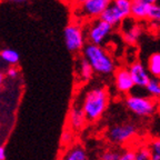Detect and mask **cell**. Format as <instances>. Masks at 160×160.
Returning <instances> with one entry per match:
<instances>
[{"label":"cell","instance_id":"cell-21","mask_svg":"<svg viewBox=\"0 0 160 160\" xmlns=\"http://www.w3.org/2000/svg\"><path fill=\"white\" fill-rule=\"evenodd\" d=\"M147 19L150 20L151 22L160 26V3L159 2L150 5V9H149V12H148Z\"/></svg>","mask_w":160,"mask_h":160},{"label":"cell","instance_id":"cell-24","mask_svg":"<svg viewBox=\"0 0 160 160\" xmlns=\"http://www.w3.org/2000/svg\"><path fill=\"white\" fill-rule=\"evenodd\" d=\"M5 75L7 76L8 78H10V79H16V78L19 76V69H18L16 66H10L7 69Z\"/></svg>","mask_w":160,"mask_h":160},{"label":"cell","instance_id":"cell-7","mask_svg":"<svg viewBox=\"0 0 160 160\" xmlns=\"http://www.w3.org/2000/svg\"><path fill=\"white\" fill-rule=\"evenodd\" d=\"M129 17L130 0H111V2L103 10L99 18L115 27Z\"/></svg>","mask_w":160,"mask_h":160},{"label":"cell","instance_id":"cell-6","mask_svg":"<svg viewBox=\"0 0 160 160\" xmlns=\"http://www.w3.org/2000/svg\"><path fill=\"white\" fill-rule=\"evenodd\" d=\"M85 28V36L88 43L93 45H102L110 33L112 32L113 26L106 22L105 20L97 18V19L87 21Z\"/></svg>","mask_w":160,"mask_h":160},{"label":"cell","instance_id":"cell-13","mask_svg":"<svg viewBox=\"0 0 160 160\" xmlns=\"http://www.w3.org/2000/svg\"><path fill=\"white\" fill-rule=\"evenodd\" d=\"M150 9V3L146 0H130V17L137 21L146 20Z\"/></svg>","mask_w":160,"mask_h":160},{"label":"cell","instance_id":"cell-27","mask_svg":"<svg viewBox=\"0 0 160 160\" xmlns=\"http://www.w3.org/2000/svg\"><path fill=\"white\" fill-rule=\"evenodd\" d=\"M5 77H6V75L3 72H1L0 71V86L2 85L3 83V81H5Z\"/></svg>","mask_w":160,"mask_h":160},{"label":"cell","instance_id":"cell-22","mask_svg":"<svg viewBox=\"0 0 160 160\" xmlns=\"http://www.w3.org/2000/svg\"><path fill=\"white\" fill-rule=\"evenodd\" d=\"M119 150H106L105 152H102L100 156V160H117L119 157Z\"/></svg>","mask_w":160,"mask_h":160},{"label":"cell","instance_id":"cell-20","mask_svg":"<svg viewBox=\"0 0 160 160\" xmlns=\"http://www.w3.org/2000/svg\"><path fill=\"white\" fill-rule=\"evenodd\" d=\"M73 141H75V131L70 129L69 127H66L60 136V143L63 147H68V146L72 145Z\"/></svg>","mask_w":160,"mask_h":160},{"label":"cell","instance_id":"cell-18","mask_svg":"<svg viewBox=\"0 0 160 160\" xmlns=\"http://www.w3.org/2000/svg\"><path fill=\"white\" fill-rule=\"evenodd\" d=\"M145 88L149 97H151L155 100L160 99V79L151 77Z\"/></svg>","mask_w":160,"mask_h":160},{"label":"cell","instance_id":"cell-11","mask_svg":"<svg viewBox=\"0 0 160 160\" xmlns=\"http://www.w3.org/2000/svg\"><path fill=\"white\" fill-rule=\"evenodd\" d=\"M130 72V76L132 78V81L135 83V86L140 88H145L146 85L148 83L149 79L151 78V76L148 72L147 68L140 62V61H135L128 68Z\"/></svg>","mask_w":160,"mask_h":160},{"label":"cell","instance_id":"cell-8","mask_svg":"<svg viewBox=\"0 0 160 160\" xmlns=\"http://www.w3.org/2000/svg\"><path fill=\"white\" fill-rule=\"evenodd\" d=\"M138 133V128L135 123L123 122L113 125L107 131V138L110 142L115 145H123L136 138Z\"/></svg>","mask_w":160,"mask_h":160},{"label":"cell","instance_id":"cell-31","mask_svg":"<svg viewBox=\"0 0 160 160\" xmlns=\"http://www.w3.org/2000/svg\"><path fill=\"white\" fill-rule=\"evenodd\" d=\"M69 1H73V0H69Z\"/></svg>","mask_w":160,"mask_h":160},{"label":"cell","instance_id":"cell-16","mask_svg":"<svg viewBox=\"0 0 160 160\" xmlns=\"http://www.w3.org/2000/svg\"><path fill=\"white\" fill-rule=\"evenodd\" d=\"M147 70L153 78L160 79V52H153L149 56L147 61Z\"/></svg>","mask_w":160,"mask_h":160},{"label":"cell","instance_id":"cell-14","mask_svg":"<svg viewBox=\"0 0 160 160\" xmlns=\"http://www.w3.org/2000/svg\"><path fill=\"white\" fill-rule=\"evenodd\" d=\"M60 160H88V153L82 145L73 142L68 146Z\"/></svg>","mask_w":160,"mask_h":160},{"label":"cell","instance_id":"cell-15","mask_svg":"<svg viewBox=\"0 0 160 160\" xmlns=\"http://www.w3.org/2000/svg\"><path fill=\"white\" fill-rule=\"evenodd\" d=\"M93 69L83 57L79 58L76 62V75L81 81H89L93 77Z\"/></svg>","mask_w":160,"mask_h":160},{"label":"cell","instance_id":"cell-5","mask_svg":"<svg viewBox=\"0 0 160 160\" xmlns=\"http://www.w3.org/2000/svg\"><path fill=\"white\" fill-rule=\"evenodd\" d=\"M125 105L130 112L138 117H150L157 111L156 100L148 96L127 95Z\"/></svg>","mask_w":160,"mask_h":160},{"label":"cell","instance_id":"cell-32","mask_svg":"<svg viewBox=\"0 0 160 160\" xmlns=\"http://www.w3.org/2000/svg\"><path fill=\"white\" fill-rule=\"evenodd\" d=\"M159 3H160V0H159Z\"/></svg>","mask_w":160,"mask_h":160},{"label":"cell","instance_id":"cell-25","mask_svg":"<svg viewBox=\"0 0 160 160\" xmlns=\"http://www.w3.org/2000/svg\"><path fill=\"white\" fill-rule=\"evenodd\" d=\"M0 160H6V149L3 146H0Z\"/></svg>","mask_w":160,"mask_h":160},{"label":"cell","instance_id":"cell-3","mask_svg":"<svg viewBox=\"0 0 160 160\" xmlns=\"http://www.w3.org/2000/svg\"><path fill=\"white\" fill-rule=\"evenodd\" d=\"M110 2L111 0H83L82 2L73 6L72 15L75 16V20L80 22L97 19Z\"/></svg>","mask_w":160,"mask_h":160},{"label":"cell","instance_id":"cell-2","mask_svg":"<svg viewBox=\"0 0 160 160\" xmlns=\"http://www.w3.org/2000/svg\"><path fill=\"white\" fill-rule=\"evenodd\" d=\"M82 57L88 61L96 73L109 76L116 69L115 61L107 50L100 45L87 43L82 49Z\"/></svg>","mask_w":160,"mask_h":160},{"label":"cell","instance_id":"cell-1","mask_svg":"<svg viewBox=\"0 0 160 160\" xmlns=\"http://www.w3.org/2000/svg\"><path fill=\"white\" fill-rule=\"evenodd\" d=\"M109 99V92L102 86H97L88 90L81 103L86 120L89 122L99 120L107 110Z\"/></svg>","mask_w":160,"mask_h":160},{"label":"cell","instance_id":"cell-28","mask_svg":"<svg viewBox=\"0 0 160 160\" xmlns=\"http://www.w3.org/2000/svg\"><path fill=\"white\" fill-rule=\"evenodd\" d=\"M10 1L15 3H25V2H27L28 0H10Z\"/></svg>","mask_w":160,"mask_h":160},{"label":"cell","instance_id":"cell-10","mask_svg":"<svg viewBox=\"0 0 160 160\" xmlns=\"http://www.w3.org/2000/svg\"><path fill=\"white\" fill-rule=\"evenodd\" d=\"M113 73H115V87L117 92L121 95H129L135 87V83L128 68L120 67L118 69H115Z\"/></svg>","mask_w":160,"mask_h":160},{"label":"cell","instance_id":"cell-29","mask_svg":"<svg viewBox=\"0 0 160 160\" xmlns=\"http://www.w3.org/2000/svg\"><path fill=\"white\" fill-rule=\"evenodd\" d=\"M148 3H150V5H153V3H158L159 2V0H146Z\"/></svg>","mask_w":160,"mask_h":160},{"label":"cell","instance_id":"cell-26","mask_svg":"<svg viewBox=\"0 0 160 160\" xmlns=\"http://www.w3.org/2000/svg\"><path fill=\"white\" fill-rule=\"evenodd\" d=\"M151 160H160V152H150Z\"/></svg>","mask_w":160,"mask_h":160},{"label":"cell","instance_id":"cell-19","mask_svg":"<svg viewBox=\"0 0 160 160\" xmlns=\"http://www.w3.org/2000/svg\"><path fill=\"white\" fill-rule=\"evenodd\" d=\"M133 160H151L148 145H141L133 150Z\"/></svg>","mask_w":160,"mask_h":160},{"label":"cell","instance_id":"cell-23","mask_svg":"<svg viewBox=\"0 0 160 160\" xmlns=\"http://www.w3.org/2000/svg\"><path fill=\"white\" fill-rule=\"evenodd\" d=\"M117 160H133V150L127 149L121 151Z\"/></svg>","mask_w":160,"mask_h":160},{"label":"cell","instance_id":"cell-12","mask_svg":"<svg viewBox=\"0 0 160 160\" xmlns=\"http://www.w3.org/2000/svg\"><path fill=\"white\" fill-rule=\"evenodd\" d=\"M68 127L73 131H79L85 127L87 120H86L85 113H83L81 106L72 105V107L70 108V111L68 113Z\"/></svg>","mask_w":160,"mask_h":160},{"label":"cell","instance_id":"cell-4","mask_svg":"<svg viewBox=\"0 0 160 160\" xmlns=\"http://www.w3.org/2000/svg\"><path fill=\"white\" fill-rule=\"evenodd\" d=\"M63 39L66 47L70 52H81L86 45L85 28L82 23L78 20H73L68 23L63 30Z\"/></svg>","mask_w":160,"mask_h":160},{"label":"cell","instance_id":"cell-17","mask_svg":"<svg viewBox=\"0 0 160 160\" xmlns=\"http://www.w3.org/2000/svg\"><path fill=\"white\" fill-rule=\"evenodd\" d=\"M0 58L10 66H17V63L20 60V56L18 51L15 49H11V48H6V49L1 50L0 51Z\"/></svg>","mask_w":160,"mask_h":160},{"label":"cell","instance_id":"cell-9","mask_svg":"<svg viewBox=\"0 0 160 160\" xmlns=\"http://www.w3.org/2000/svg\"><path fill=\"white\" fill-rule=\"evenodd\" d=\"M121 23H122L121 36H122L123 40L128 45H136L142 35L141 26L137 22V20H135L131 17L125 19Z\"/></svg>","mask_w":160,"mask_h":160},{"label":"cell","instance_id":"cell-30","mask_svg":"<svg viewBox=\"0 0 160 160\" xmlns=\"http://www.w3.org/2000/svg\"><path fill=\"white\" fill-rule=\"evenodd\" d=\"M83 0H73L72 2H73V6L75 5H78V3H80V2H82Z\"/></svg>","mask_w":160,"mask_h":160}]
</instances>
